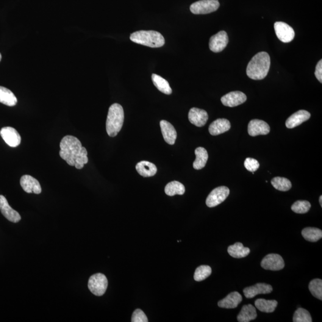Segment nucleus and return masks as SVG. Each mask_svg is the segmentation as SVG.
I'll list each match as a JSON object with an SVG mask.
<instances>
[{"label": "nucleus", "instance_id": "obj_8", "mask_svg": "<svg viewBox=\"0 0 322 322\" xmlns=\"http://www.w3.org/2000/svg\"><path fill=\"white\" fill-rule=\"evenodd\" d=\"M274 27L277 38L283 43H290L295 37V32L293 27L285 22H276Z\"/></svg>", "mask_w": 322, "mask_h": 322}, {"label": "nucleus", "instance_id": "obj_29", "mask_svg": "<svg viewBox=\"0 0 322 322\" xmlns=\"http://www.w3.org/2000/svg\"><path fill=\"white\" fill-rule=\"evenodd\" d=\"M166 195L173 196L176 195H183L185 193V187L182 183L173 181L168 183L165 188Z\"/></svg>", "mask_w": 322, "mask_h": 322}, {"label": "nucleus", "instance_id": "obj_22", "mask_svg": "<svg viewBox=\"0 0 322 322\" xmlns=\"http://www.w3.org/2000/svg\"><path fill=\"white\" fill-rule=\"evenodd\" d=\"M136 170L144 177L154 176L157 173V166L148 161H140L135 166Z\"/></svg>", "mask_w": 322, "mask_h": 322}, {"label": "nucleus", "instance_id": "obj_12", "mask_svg": "<svg viewBox=\"0 0 322 322\" xmlns=\"http://www.w3.org/2000/svg\"><path fill=\"white\" fill-rule=\"evenodd\" d=\"M245 94L241 91H232L222 97L221 101L224 106L230 107H236L243 104L246 101Z\"/></svg>", "mask_w": 322, "mask_h": 322}, {"label": "nucleus", "instance_id": "obj_25", "mask_svg": "<svg viewBox=\"0 0 322 322\" xmlns=\"http://www.w3.org/2000/svg\"><path fill=\"white\" fill-rule=\"evenodd\" d=\"M196 160L194 161L193 166L195 170H199L205 167L208 159L207 150L202 147L196 148L195 151Z\"/></svg>", "mask_w": 322, "mask_h": 322}, {"label": "nucleus", "instance_id": "obj_17", "mask_svg": "<svg viewBox=\"0 0 322 322\" xmlns=\"http://www.w3.org/2000/svg\"><path fill=\"white\" fill-rule=\"evenodd\" d=\"M272 291H273V288L270 285L259 283L252 287L244 289L243 293L246 298H252L259 294H270Z\"/></svg>", "mask_w": 322, "mask_h": 322}, {"label": "nucleus", "instance_id": "obj_30", "mask_svg": "<svg viewBox=\"0 0 322 322\" xmlns=\"http://www.w3.org/2000/svg\"><path fill=\"white\" fill-rule=\"evenodd\" d=\"M302 236L305 240L311 242H316L322 238V231L315 227H307L302 230Z\"/></svg>", "mask_w": 322, "mask_h": 322}, {"label": "nucleus", "instance_id": "obj_37", "mask_svg": "<svg viewBox=\"0 0 322 322\" xmlns=\"http://www.w3.org/2000/svg\"><path fill=\"white\" fill-rule=\"evenodd\" d=\"M132 322H148V319L145 314L140 309H136L133 313Z\"/></svg>", "mask_w": 322, "mask_h": 322}, {"label": "nucleus", "instance_id": "obj_4", "mask_svg": "<svg viewBox=\"0 0 322 322\" xmlns=\"http://www.w3.org/2000/svg\"><path fill=\"white\" fill-rule=\"evenodd\" d=\"M130 38L133 42L152 48H158L165 44L163 36L155 30H138L133 33Z\"/></svg>", "mask_w": 322, "mask_h": 322}, {"label": "nucleus", "instance_id": "obj_21", "mask_svg": "<svg viewBox=\"0 0 322 322\" xmlns=\"http://www.w3.org/2000/svg\"><path fill=\"white\" fill-rule=\"evenodd\" d=\"M230 127H231V125L227 119H217L210 124L209 132L212 135H217L229 131Z\"/></svg>", "mask_w": 322, "mask_h": 322}, {"label": "nucleus", "instance_id": "obj_18", "mask_svg": "<svg viewBox=\"0 0 322 322\" xmlns=\"http://www.w3.org/2000/svg\"><path fill=\"white\" fill-rule=\"evenodd\" d=\"M310 113L307 110H300L294 113L293 115L289 117L286 121V127L288 129H294L299 125L304 123V122L309 120L310 118Z\"/></svg>", "mask_w": 322, "mask_h": 322}, {"label": "nucleus", "instance_id": "obj_33", "mask_svg": "<svg viewBox=\"0 0 322 322\" xmlns=\"http://www.w3.org/2000/svg\"><path fill=\"white\" fill-rule=\"evenodd\" d=\"M309 290L315 298L322 299V280L320 279H315L310 282Z\"/></svg>", "mask_w": 322, "mask_h": 322}, {"label": "nucleus", "instance_id": "obj_24", "mask_svg": "<svg viewBox=\"0 0 322 322\" xmlns=\"http://www.w3.org/2000/svg\"><path fill=\"white\" fill-rule=\"evenodd\" d=\"M227 251L230 256L235 259L245 257L250 253V249L244 247L243 244L240 242H237L234 245L229 246Z\"/></svg>", "mask_w": 322, "mask_h": 322}, {"label": "nucleus", "instance_id": "obj_23", "mask_svg": "<svg viewBox=\"0 0 322 322\" xmlns=\"http://www.w3.org/2000/svg\"><path fill=\"white\" fill-rule=\"evenodd\" d=\"M257 317L256 309L251 304L243 305L241 312L239 314L237 319L240 322H249Z\"/></svg>", "mask_w": 322, "mask_h": 322}, {"label": "nucleus", "instance_id": "obj_35", "mask_svg": "<svg viewBox=\"0 0 322 322\" xmlns=\"http://www.w3.org/2000/svg\"><path fill=\"white\" fill-rule=\"evenodd\" d=\"M311 204L309 201H298L295 202L291 207V210L297 214H305L309 212Z\"/></svg>", "mask_w": 322, "mask_h": 322}, {"label": "nucleus", "instance_id": "obj_16", "mask_svg": "<svg viewBox=\"0 0 322 322\" xmlns=\"http://www.w3.org/2000/svg\"><path fill=\"white\" fill-rule=\"evenodd\" d=\"M188 120L196 127H202L206 124L208 115L206 111L199 108L193 107L190 110L188 115Z\"/></svg>", "mask_w": 322, "mask_h": 322}, {"label": "nucleus", "instance_id": "obj_2", "mask_svg": "<svg viewBox=\"0 0 322 322\" xmlns=\"http://www.w3.org/2000/svg\"><path fill=\"white\" fill-rule=\"evenodd\" d=\"M270 67V55L265 52H260L249 62L246 74L252 80H262L268 76Z\"/></svg>", "mask_w": 322, "mask_h": 322}, {"label": "nucleus", "instance_id": "obj_19", "mask_svg": "<svg viewBox=\"0 0 322 322\" xmlns=\"http://www.w3.org/2000/svg\"><path fill=\"white\" fill-rule=\"evenodd\" d=\"M161 132L164 140L169 144L173 145L176 142L177 132L173 125L165 120L160 122Z\"/></svg>", "mask_w": 322, "mask_h": 322}, {"label": "nucleus", "instance_id": "obj_32", "mask_svg": "<svg viewBox=\"0 0 322 322\" xmlns=\"http://www.w3.org/2000/svg\"><path fill=\"white\" fill-rule=\"evenodd\" d=\"M212 273V269L209 266H201L196 269L194 279L196 282H201L206 279Z\"/></svg>", "mask_w": 322, "mask_h": 322}, {"label": "nucleus", "instance_id": "obj_36", "mask_svg": "<svg viewBox=\"0 0 322 322\" xmlns=\"http://www.w3.org/2000/svg\"><path fill=\"white\" fill-rule=\"evenodd\" d=\"M244 166L247 170L254 173L259 168L260 163L254 158H247L244 162Z\"/></svg>", "mask_w": 322, "mask_h": 322}, {"label": "nucleus", "instance_id": "obj_39", "mask_svg": "<svg viewBox=\"0 0 322 322\" xmlns=\"http://www.w3.org/2000/svg\"><path fill=\"white\" fill-rule=\"evenodd\" d=\"M319 203H320L321 206L322 207V196H321L320 198H319Z\"/></svg>", "mask_w": 322, "mask_h": 322}, {"label": "nucleus", "instance_id": "obj_27", "mask_svg": "<svg viewBox=\"0 0 322 322\" xmlns=\"http://www.w3.org/2000/svg\"><path fill=\"white\" fill-rule=\"evenodd\" d=\"M276 300H266L265 299L260 298L255 301V307L260 312L265 313H272L275 310L277 306Z\"/></svg>", "mask_w": 322, "mask_h": 322}, {"label": "nucleus", "instance_id": "obj_13", "mask_svg": "<svg viewBox=\"0 0 322 322\" xmlns=\"http://www.w3.org/2000/svg\"><path fill=\"white\" fill-rule=\"evenodd\" d=\"M20 183L22 188L27 193H35L38 195L42 191L40 183L37 179L29 175H24L22 176Z\"/></svg>", "mask_w": 322, "mask_h": 322}, {"label": "nucleus", "instance_id": "obj_10", "mask_svg": "<svg viewBox=\"0 0 322 322\" xmlns=\"http://www.w3.org/2000/svg\"><path fill=\"white\" fill-rule=\"evenodd\" d=\"M228 43V35L226 32L221 30L211 37L209 43L210 49L215 53L221 52L226 48Z\"/></svg>", "mask_w": 322, "mask_h": 322}, {"label": "nucleus", "instance_id": "obj_31", "mask_svg": "<svg viewBox=\"0 0 322 322\" xmlns=\"http://www.w3.org/2000/svg\"><path fill=\"white\" fill-rule=\"evenodd\" d=\"M272 186L276 189L282 191L290 190L292 188V183L290 180L284 178V177H276L271 180Z\"/></svg>", "mask_w": 322, "mask_h": 322}, {"label": "nucleus", "instance_id": "obj_15", "mask_svg": "<svg viewBox=\"0 0 322 322\" xmlns=\"http://www.w3.org/2000/svg\"><path fill=\"white\" fill-rule=\"evenodd\" d=\"M0 211L2 215L12 223H18L21 220V216L19 213L10 206L6 198L2 195H0Z\"/></svg>", "mask_w": 322, "mask_h": 322}, {"label": "nucleus", "instance_id": "obj_28", "mask_svg": "<svg viewBox=\"0 0 322 322\" xmlns=\"http://www.w3.org/2000/svg\"><path fill=\"white\" fill-rule=\"evenodd\" d=\"M152 80L155 87H156L161 92L165 94H171L172 93V89L170 84H169L167 80L163 79L160 76L157 74H153L152 75Z\"/></svg>", "mask_w": 322, "mask_h": 322}, {"label": "nucleus", "instance_id": "obj_14", "mask_svg": "<svg viewBox=\"0 0 322 322\" xmlns=\"http://www.w3.org/2000/svg\"><path fill=\"white\" fill-rule=\"evenodd\" d=\"M270 131V126L265 121L259 119H252L248 124V134L252 137L259 135H267Z\"/></svg>", "mask_w": 322, "mask_h": 322}, {"label": "nucleus", "instance_id": "obj_6", "mask_svg": "<svg viewBox=\"0 0 322 322\" xmlns=\"http://www.w3.org/2000/svg\"><path fill=\"white\" fill-rule=\"evenodd\" d=\"M220 7L218 0H201L190 5L191 12L195 15H205L215 12Z\"/></svg>", "mask_w": 322, "mask_h": 322}, {"label": "nucleus", "instance_id": "obj_3", "mask_svg": "<svg viewBox=\"0 0 322 322\" xmlns=\"http://www.w3.org/2000/svg\"><path fill=\"white\" fill-rule=\"evenodd\" d=\"M124 121L123 107L118 104H114L109 107L107 119L106 128L107 134L114 137L121 131Z\"/></svg>", "mask_w": 322, "mask_h": 322}, {"label": "nucleus", "instance_id": "obj_5", "mask_svg": "<svg viewBox=\"0 0 322 322\" xmlns=\"http://www.w3.org/2000/svg\"><path fill=\"white\" fill-rule=\"evenodd\" d=\"M108 281L106 276L97 273L91 276L88 280V287L91 293L96 296H102L106 293Z\"/></svg>", "mask_w": 322, "mask_h": 322}, {"label": "nucleus", "instance_id": "obj_11", "mask_svg": "<svg viewBox=\"0 0 322 322\" xmlns=\"http://www.w3.org/2000/svg\"><path fill=\"white\" fill-rule=\"evenodd\" d=\"M2 139L6 144L12 148H16L21 144V137L16 130L13 127H5L0 131Z\"/></svg>", "mask_w": 322, "mask_h": 322}, {"label": "nucleus", "instance_id": "obj_9", "mask_svg": "<svg viewBox=\"0 0 322 322\" xmlns=\"http://www.w3.org/2000/svg\"><path fill=\"white\" fill-rule=\"evenodd\" d=\"M261 266L265 270L278 271L284 268L285 262L280 255L270 254L264 258Z\"/></svg>", "mask_w": 322, "mask_h": 322}, {"label": "nucleus", "instance_id": "obj_7", "mask_svg": "<svg viewBox=\"0 0 322 322\" xmlns=\"http://www.w3.org/2000/svg\"><path fill=\"white\" fill-rule=\"evenodd\" d=\"M230 194V190L226 187H220L214 189L208 196L206 204L208 207L217 206L226 200Z\"/></svg>", "mask_w": 322, "mask_h": 322}, {"label": "nucleus", "instance_id": "obj_1", "mask_svg": "<svg viewBox=\"0 0 322 322\" xmlns=\"http://www.w3.org/2000/svg\"><path fill=\"white\" fill-rule=\"evenodd\" d=\"M60 157L68 164L77 169H82L88 162L87 151L82 147L79 138L72 135H66L60 143Z\"/></svg>", "mask_w": 322, "mask_h": 322}, {"label": "nucleus", "instance_id": "obj_20", "mask_svg": "<svg viewBox=\"0 0 322 322\" xmlns=\"http://www.w3.org/2000/svg\"><path fill=\"white\" fill-rule=\"evenodd\" d=\"M242 301V296L238 292H233L229 294L226 298L219 301L218 305L219 307L223 309H235Z\"/></svg>", "mask_w": 322, "mask_h": 322}, {"label": "nucleus", "instance_id": "obj_40", "mask_svg": "<svg viewBox=\"0 0 322 322\" xmlns=\"http://www.w3.org/2000/svg\"><path fill=\"white\" fill-rule=\"evenodd\" d=\"M1 58H2L1 54H0V61H1Z\"/></svg>", "mask_w": 322, "mask_h": 322}, {"label": "nucleus", "instance_id": "obj_26", "mask_svg": "<svg viewBox=\"0 0 322 322\" xmlns=\"http://www.w3.org/2000/svg\"><path fill=\"white\" fill-rule=\"evenodd\" d=\"M0 103L8 107H14L17 104L18 99L12 91L0 86Z\"/></svg>", "mask_w": 322, "mask_h": 322}, {"label": "nucleus", "instance_id": "obj_34", "mask_svg": "<svg viewBox=\"0 0 322 322\" xmlns=\"http://www.w3.org/2000/svg\"><path fill=\"white\" fill-rule=\"evenodd\" d=\"M294 322H312L310 314L307 310L299 308L295 311L293 317Z\"/></svg>", "mask_w": 322, "mask_h": 322}, {"label": "nucleus", "instance_id": "obj_38", "mask_svg": "<svg viewBox=\"0 0 322 322\" xmlns=\"http://www.w3.org/2000/svg\"><path fill=\"white\" fill-rule=\"evenodd\" d=\"M315 76L317 78L319 81L322 82V60H321L318 63L316 67Z\"/></svg>", "mask_w": 322, "mask_h": 322}]
</instances>
